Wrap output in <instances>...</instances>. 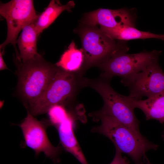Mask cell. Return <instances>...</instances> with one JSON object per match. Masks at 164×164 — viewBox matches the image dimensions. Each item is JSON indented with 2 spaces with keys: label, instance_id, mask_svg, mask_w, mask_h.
<instances>
[{
  "label": "cell",
  "instance_id": "obj_6",
  "mask_svg": "<svg viewBox=\"0 0 164 164\" xmlns=\"http://www.w3.org/2000/svg\"><path fill=\"white\" fill-rule=\"evenodd\" d=\"M0 14L6 20L7 35L5 41L0 45V50L8 44L15 47L18 35L26 26L34 22L38 15L32 0H12L6 3L0 2Z\"/></svg>",
  "mask_w": 164,
  "mask_h": 164
},
{
  "label": "cell",
  "instance_id": "obj_4",
  "mask_svg": "<svg viewBox=\"0 0 164 164\" xmlns=\"http://www.w3.org/2000/svg\"><path fill=\"white\" fill-rule=\"evenodd\" d=\"M109 80L104 79L92 82L91 86L102 97L104 106L100 112L138 132L139 122L134 113L135 108L128 96L121 94L111 87Z\"/></svg>",
  "mask_w": 164,
  "mask_h": 164
},
{
  "label": "cell",
  "instance_id": "obj_14",
  "mask_svg": "<svg viewBox=\"0 0 164 164\" xmlns=\"http://www.w3.org/2000/svg\"><path fill=\"white\" fill-rule=\"evenodd\" d=\"M73 1L62 4L59 0H51L44 10L38 15L34 23L39 35L47 28L63 11H70L74 6Z\"/></svg>",
  "mask_w": 164,
  "mask_h": 164
},
{
  "label": "cell",
  "instance_id": "obj_13",
  "mask_svg": "<svg viewBox=\"0 0 164 164\" xmlns=\"http://www.w3.org/2000/svg\"><path fill=\"white\" fill-rule=\"evenodd\" d=\"M131 100L134 108H139L143 112L146 120L155 119L164 123V93L145 100Z\"/></svg>",
  "mask_w": 164,
  "mask_h": 164
},
{
  "label": "cell",
  "instance_id": "obj_2",
  "mask_svg": "<svg viewBox=\"0 0 164 164\" xmlns=\"http://www.w3.org/2000/svg\"><path fill=\"white\" fill-rule=\"evenodd\" d=\"M57 68L40 54L19 64L17 90L26 108L44 93Z\"/></svg>",
  "mask_w": 164,
  "mask_h": 164
},
{
  "label": "cell",
  "instance_id": "obj_10",
  "mask_svg": "<svg viewBox=\"0 0 164 164\" xmlns=\"http://www.w3.org/2000/svg\"><path fill=\"white\" fill-rule=\"evenodd\" d=\"M85 23L94 27L113 29L125 26H134V20L130 12L125 9L112 10L100 9L87 14Z\"/></svg>",
  "mask_w": 164,
  "mask_h": 164
},
{
  "label": "cell",
  "instance_id": "obj_5",
  "mask_svg": "<svg viewBox=\"0 0 164 164\" xmlns=\"http://www.w3.org/2000/svg\"><path fill=\"white\" fill-rule=\"evenodd\" d=\"M74 75L58 67L46 89L41 96L27 108L33 116L48 112L53 107L61 105L72 94L75 84Z\"/></svg>",
  "mask_w": 164,
  "mask_h": 164
},
{
  "label": "cell",
  "instance_id": "obj_9",
  "mask_svg": "<svg viewBox=\"0 0 164 164\" xmlns=\"http://www.w3.org/2000/svg\"><path fill=\"white\" fill-rule=\"evenodd\" d=\"M83 51L87 64H99L106 60L117 51L125 48H117L114 40L94 27L87 28L81 35Z\"/></svg>",
  "mask_w": 164,
  "mask_h": 164
},
{
  "label": "cell",
  "instance_id": "obj_15",
  "mask_svg": "<svg viewBox=\"0 0 164 164\" xmlns=\"http://www.w3.org/2000/svg\"><path fill=\"white\" fill-rule=\"evenodd\" d=\"M104 34L113 39L126 41L137 39L155 38L164 40V34H155L139 30L134 26H127L113 29L100 28Z\"/></svg>",
  "mask_w": 164,
  "mask_h": 164
},
{
  "label": "cell",
  "instance_id": "obj_1",
  "mask_svg": "<svg viewBox=\"0 0 164 164\" xmlns=\"http://www.w3.org/2000/svg\"><path fill=\"white\" fill-rule=\"evenodd\" d=\"M101 121L99 126L94 127L93 132L102 134L109 139L116 148L129 156L135 164H144L146 152L156 150L159 145L149 141L140 132H137L118 122L113 118L101 113L94 114Z\"/></svg>",
  "mask_w": 164,
  "mask_h": 164
},
{
  "label": "cell",
  "instance_id": "obj_19",
  "mask_svg": "<svg viewBox=\"0 0 164 164\" xmlns=\"http://www.w3.org/2000/svg\"><path fill=\"white\" fill-rule=\"evenodd\" d=\"M144 164H151L148 159L147 158H145L144 161Z\"/></svg>",
  "mask_w": 164,
  "mask_h": 164
},
{
  "label": "cell",
  "instance_id": "obj_8",
  "mask_svg": "<svg viewBox=\"0 0 164 164\" xmlns=\"http://www.w3.org/2000/svg\"><path fill=\"white\" fill-rule=\"evenodd\" d=\"M129 89L128 97L137 101L164 93V73L155 60L136 74L126 85Z\"/></svg>",
  "mask_w": 164,
  "mask_h": 164
},
{
  "label": "cell",
  "instance_id": "obj_12",
  "mask_svg": "<svg viewBox=\"0 0 164 164\" xmlns=\"http://www.w3.org/2000/svg\"><path fill=\"white\" fill-rule=\"evenodd\" d=\"M34 22L27 25L23 28L16 41L19 52L18 59L22 62L34 58L39 55L37 48V38L39 35Z\"/></svg>",
  "mask_w": 164,
  "mask_h": 164
},
{
  "label": "cell",
  "instance_id": "obj_7",
  "mask_svg": "<svg viewBox=\"0 0 164 164\" xmlns=\"http://www.w3.org/2000/svg\"><path fill=\"white\" fill-rule=\"evenodd\" d=\"M49 126V121H39L28 111L26 118L19 125L24 139L22 146L32 149L36 156L43 152L54 162H58L62 148L60 146H53L50 142L46 132Z\"/></svg>",
  "mask_w": 164,
  "mask_h": 164
},
{
  "label": "cell",
  "instance_id": "obj_3",
  "mask_svg": "<svg viewBox=\"0 0 164 164\" xmlns=\"http://www.w3.org/2000/svg\"><path fill=\"white\" fill-rule=\"evenodd\" d=\"M128 50V48L121 50L99 64L103 72L102 76L104 79L109 80L114 76H118L125 86L136 74L158 59L161 53V51L155 50L129 54L126 53Z\"/></svg>",
  "mask_w": 164,
  "mask_h": 164
},
{
  "label": "cell",
  "instance_id": "obj_11",
  "mask_svg": "<svg viewBox=\"0 0 164 164\" xmlns=\"http://www.w3.org/2000/svg\"><path fill=\"white\" fill-rule=\"evenodd\" d=\"M73 121L66 111L60 113L51 123L56 129L60 142L81 164H88L77 142L73 130Z\"/></svg>",
  "mask_w": 164,
  "mask_h": 164
},
{
  "label": "cell",
  "instance_id": "obj_16",
  "mask_svg": "<svg viewBox=\"0 0 164 164\" xmlns=\"http://www.w3.org/2000/svg\"><path fill=\"white\" fill-rule=\"evenodd\" d=\"M84 56L83 50L77 49L73 41L56 65L66 71H76L78 70L81 66Z\"/></svg>",
  "mask_w": 164,
  "mask_h": 164
},
{
  "label": "cell",
  "instance_id": "obj_20",
  "mask_svg": "<svg viewBox=\"0 0 164 164\" xmlns=\"http://www.w3.org/2000/svg\"><path fill=\"white\" fill-rule=\"evenodd\" d=\"M162 138L164 141V131L163 132V133L162 134Z\"/></svg>",
  "mask_w": 164,
  "mask_h": 164
},
{
  "label": "cell",
  "instance_id": "obj_18",
  "mask_svg": "<svg viewBox=\"0 0 164 164\" xmlns=\"http://www.w3.org/2000/svg\"><path fill=\"white\" fill-rule=\"evenodd\" d=\"M4 52L1 51L0 50V70H3L8 69L6 64H5L2 55H3Z\"/></svg>",
  "mask_w": 164,
  "mask_h": 164
},
{
  "label": "cell",
  "instance_id": "obj_17",
  "mask_svg": "<svg viewBox=\"0 0 164 164\" xmlns=\"http://www.w3.org/2000/svg\"><path fill=\"white\" fill-rule=\"evenodd\" d=\"M114 157L110 164H130L129 160L126 157H123L122 153L117 148Z\"/></svg>",
  "mask_w": 164,
  "mask_h": 164
}]
</instances>
